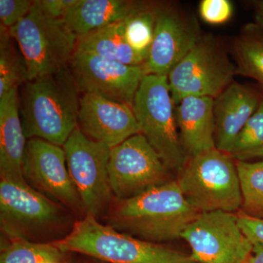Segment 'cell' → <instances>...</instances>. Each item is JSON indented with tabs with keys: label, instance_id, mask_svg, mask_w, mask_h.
<instances>
[{
	"label": "cell",
	"instance_id": "obj_24",
	"mask_svg": "<svg viewBox=\"0 0 263 263\" xmlns=\"http://www.w3.org/2000/svg\"><path fill=\"white\" fill-rule=\"evenodd\" d=\"M9 29L0 27V98L27 81L23 57L15 48Z\"/></svg>",
	"mask_w": 263,
	"mask_h": 263
},
{
	"label": "cell",
	"instance_id": "obj_2",
	"mask_svg": "<svg viewBox=\"0 0 263 263\" xmlns=\"http://www.w3.org/2000/svg\"><path fill=\"white\" fill-rule=\"evenodd\" d=\"M20 87L19 110L26 138L63 146L78 127L81 98L70 67L27 81Z\"/></svg>",
	"mask_w": 263,
	"mask_h": 263
},
{
	"label": "cell",
	"instance_id": "obj_19",
	"mask_svg": "<svg viewBox=\"0 0 263 263\" xmlns=\"http://www.w3.org/2000/svg\"><path fill=\"white\" fill-rule=\"evenodd\" d=\"M137 2L76 0L62 21L79 37L125 18L134 9Z\"/></svg>",
	"mask_w": 263,
	"mask_h": 263
},
{
	"label": "cell",
	"instance_id": "obj_10",
	"mask_svg": "<svg viewBox=\"0 0 263 263\" xmlns=\"http://www.w3.org/2000/svg\"><path fill=\"white\" fill-rule=\"evenodd\" d=\"M171 173L141 133L110 148L108 174L115 200H127L168 182Z\"/></svg>",
	"mask_w": 263,
	"mask_h": 263
},
{
	"label": "cell",
	"instance_id": "obj_29",
	"mask_svg": "<svg viewBox=\"0 0 263 263\" xmlns=\"http://www.w3.org/2000/svg\"><path fill=\"white\" fill-rule=\"evenodd\" d=\"M237 217L240 228L252 243L263 245V219L252 217L242 213Z\"/></svg>",
	"mask_w": 263,
	"mask_h": 263
},
{
	"label": "cell",
	"instance_id": "obj_26",
	"mask_svg": "<svg viewBox=\"0 0 263 263\" xmlns=\"http://www.w3.org/2000/svg\"><path fill=\"white\" fill-rule=\"evenodd\" d=\"M229 155L236 162L263 160V98L258 108L235 138Z\"/></svg>",
	"mask_w": 263,
	"mask_h": 263
},
{
	"label": "cell",
	"instance_id": "obj_6",
	"mask_svg": "<svg viewBox=\"0 0 263 263\" xmlns=\"http://www.w3.org/2000/svg\"><path fill=\"white\" fill-rule=\"evenodd\" d=\"M8 29L23 57L27 81L68 67L77 48V36L63 21L46 14L39 0L23 20Z\"/></svg>",
	"mask_w": 263,
	"mask_h": 263
},
{
	"label": "cell",
	"instance_id": "obj_12",
	"mask_svg": "<svg viewBox=\"0 0 263 263\" xmlns=\"http://www.w3.org/2000/svg\"><path fill=\"white\" fill-rule=\"evenodd\" d=\"M202 35L193 13L178 3H156L155 34L143 67L146 75H168Z\"/></svg>",
	"mask_w": 263,
	"mask_h": 263
},
{
	"label": "cell",
	"instance_id": "obj_15",
	"mask_svg": "<svg viewBox=\"0 0 263 263\" xmlns=\"http://www.w3.org/2000/svg\"><path fill=\"white\" fill-rule=\"evenodd\" d=\"M78 127L88 138L110 148L141 133L131 106L93 94L80 98Z\"/></svg>",
	"mask_w": 263,
	"mask_h": 263
},
{
	"label": "cell",
	"instance_id": "obj_22",
	"mask_svg": "<svg viewBox=\"0 0 263 263\" xmlns=\"http://www.w3.org/2000/svg\"><path fill=\"white\" fill-rule=\"evenodd\" d=\"M123 22L128 44L146 61L155 34L156 3L137 2Z\"/></svg>",
	"mask_w": 263,
	"mask_h": 263
},
{
	"label": "cell",
	"instance_id": "obj_35",
	"mask_svg": "<svg viewBox=\"0 0 263 263\" xmlns=\"http://www.w3.org/2000/svg\"><path fill=\"white\" fill-rule=\"evenodd\" d=\"M95 263H97V262H95Z\"/></svg>",
	"mask_w": 263,
	"mask_h": 263
},
{
	"label": "cell",
	"instance_id": "obj_14",
	"mask_svg": "<svg viewBox=\"0 0 263 263\" xmlns=\"http://www.w3.org/2000/svg\"><path fill=\"white\" fill-rule=\"evenodd\" d=\"M69 67L79 92L100 95L131 107L146 75L141 66L127 65L80 51L74 53Z\"/></svg>",
	"mask_w": 263,
	"mask_h": 263
},
{
	"label": "cell",
	"instance_id": "obj_9",
	"mask_svg": "<svg viewBox=\"0 0 263 263\" xmlns=\"http://www.w3.org/2000/svg\"><path fill=\"white\" fill-rule=\"evenodd\" d=\"M62 147L85 216L98 218L108 212L114 199L108 174L110 148L88 138L79 127Z\"/></svg>",
	"mask_w": 263,
	"mask_h": 263
},
{
	"label": "cell",
	"instance_id": "obj_27",
	"mask_svg": "<svg viewBox=\"0 0 263 263\" xmlns=\"http://www.w3.org/2000/svg\"><path fill=\"white\" fill-rule=\"evenodd\" d=\"M233 5L230 0H202L198 12L204 22L221 25L230 20L233 15Z\"/></svg>",
	"mask_w": 263,
	"mask_h": 263
},
{
	"label": "cell",
	"instance_id": "obj_32",
	"mask_svg": "<svg viewBox=\"0 0 263 263\" xmlns=\"http://www.w3.org/2000/svg\"><path fill=\"white\" fill-rule=\"evenodd\" d=\"M247 263H263V245H254L253 250Z\"/></svg>",
	"mask_w": 263,
	"mask_h": 263
},
{
	"label": "cell",
	"instance_id": "obj_33",
	"mask_svg": "<svg viewBox=\"0 0 263 263\" xmlns=\"http://www.w3.org/2000/svg\"><path fill=\"white\" fill-rule=\"evenodd\" d=\"M42 263H62V262H57V261H46V262H43Z\"/></svg>",
	"mask_w": 263,
	"mask_h": 263
},
{
	"label": "cell",
	"instance_id": "obj_31",
	"mask_svg": "<svg viewBox=\"0 0 263 263\" xmlns=\"http://www.w3.org/2000/svg\"><path fill=\"white\" fill-rule=\"evenodd\" d=\"M254 24L263 34V0L253 3Z\"/></svg>",
	"mask_w": 263,
	"mask_h": 263
},
{
	"label": "cell",
	"instance_id": "obj_3",
	"mask_svg": "<svg viewBox=\"0 0 263 263\" xmlns=\"http://www.w3.org/2000/svg\"><path fill=\"white\" fill-rule=\"evenodd\" d=\"M73 214L27 182L0 181V228L8 240L54 243L73 228Z\"/></svg>",
	"mask_w": 263,
	"mask_h": 263
},
{
	"label": "cell",
	"instance_id": "obj_11",
	"mask_svg": "<svg viewBox=\"0 0 263 263\" xmlns=\"http://www.w3.org/2000/svg\"><path fill=\"white\" fill-rule=\"evenodd\" d=\"M197 263H245L253 250L233 213H200L181 235Z\"/></svg>",
	"mask_w": 263,
	"mask_h": 263
},
{
	"label": "cell",
	"instance_id": "obj_28",
	"mask_svg": "<svg viewBox=\"0 0 263 263\" xmlns=\"http://www.w3.org/2000/svg\"><path fill=\"white\" fill-rule=\"evenodd\" d=\"M31 0H0L1 25L10 29L23 20L32 8Z\"/></svg>",
	"mask_w": 263,
	"mask_h": 263
},
{
	"label": "cell",
	"instance_id": "obj_20",
	"mask_svg": "<svg viewBox=\"0 0 263 263\" xmlns=\"http://www.w3.org/2000/svg\"><path fill=\"white\" fill-rule=\"evenodd\" d=\"M76 51L88 52L127 65L143 67L145 62L128 44L123 20L78 37Z\"/></svg>",
	"mask_w": 263,
	"mask_h": 263
},
{
	"label": "cell",
	"instance_id": "obj_5",
	"mask_svg": "<svg viewBox=\"0 0 263 263\" xmlns=\"http://www.w3.org/2000/svg\"><path fill=\"white\" fill-rule=\"evenodd\" d=\"M185 198L199 213H233L241 208L236 161L216 148L188 157L176 179Z\"/></svg>",
	"mask_w": 263,
	"mask_h": 263
},
{
	"label": "cell",
	"instance_id": "obj_1",
	"mask_svg": "<svg viewBox=\"0 0 263 263\" xmlns=\"http://www.w3.org/2000/svg\"><path fill=\"white\" fill-rule=\"evenodd\" d=\"M107 213L108 226L154 243L181 238L200 214L185 198L176 180L127 200L114 199Z\"/></svg>",
	"mask_w": 263,
	"mask_h": 263
},
{
	"label": "cell",
	"instance_id": "obj_13",
	"mask_svg": "<svg viewBox=\"0 0 263 263\" xmlns=\"http://www.w3.org/2000/svg\"><path fill=\"white\" fill-rule=\"evenodd\" d=\"M27 184L50 200L85 216L80 197L71 179L63 147L39 138L27 140L23 164Z\"/></svg>",
	"mask_w": 263,
	"mask_h": 263
},
{
	"label": "cell",
	"instance_id": "obj_4",
	"mask_svg": "<svg viewBox=\"0 0 263 263\" xmlns=\"http://www.w3.org/2000/svg\"><path fill=\"white\" fill-rule=\"evenodd\" d=\"M64 253H78L109 263H197L191 255L136 238L86 215L70 233L52 243Z\"/></svg>",
	"mask_w": 263,
	"mask_h": 263
},
{
	"label": "cell",
	"instance_id": "obj_18",
	"mask_svg": "<svg viewBox=\"0 0 263 263\" xmlns=\"http://www.w3.org/2000/svg\"><path fill=\"white\" fill-rule=\"evenodd\" d=\"M214 99L186 97L176 105L181 144L188 157L216 148Z\"/></svg>",
	"mask_w": 263,
	"mask_h": 263
},
{
	"label": "cell",
	"instance_id": "obj_17",
	"mask_svg": "<svg viewBox=\"0 0 263 263\" xmlns=\"http://www.w3.org/2000/svg\"><path fill=\"white\" fill-rule=\"evenodd\" d=\"M27 142L21 121L17 87L0 98L1 179L26 182L23 164Z\"/></svg>",
	"mask_w": 263,
	"mask_h": 263
},
{
	"label": "cell",
	"instance_id": "obj_34",
	"mask_svg": "<svg viewBox=\"0 0 263 263\" xmlns=\"http://www.w3.org/2000/svg\"><path fill=\"white\" fill-rule=\"evenodd\" d=\"M245 263H247V262H245Z\"/></svg>",
	"mask_w": 263,
	"mask_h": 263
},
{
	"label": "cell",
	"instance_id": "obj_30",
	"mask_svg": "<svg viewBox=\"0 0 263 263\" xmlns=\"http://www.w3.org/2000/svg\"><path fill=\"white\" fill-rule=\"evenodd\" d=\"M76 0H39L41 8L46 14L62 20Z\"/></svg>",
	"mask_w": 263,
	"mask_h": 263
},
{
	"label": "cell",
	"instance_id": "obj_21",
	"mask_svg": "<svg viewBox=\"0 0 263 263\" xmlns=\"http://www.w3.org/2000/svg\"><path fill=\"white\" fill-rule=\"evenodd\" d=\"M237 75L257 81L263 89V34L253 23L243 27L231 45Z\"/></svg>",
	"mask_w": 263,
	"mask_h": 263
},
{
	"label": "cell",
	"instance_id": "obj_16",
	"mask_svg": "<svg viewBox=\"0 0 263 263\" xmlns=\"http://www.w3.org/2000/svg\"><path fill=\"white\" fill-rule=\"evenodd\" d=\"M262 98L257 90L233 82L214 99V140L217 149L229 154L235 138L258 108Z\"/></svg>",
	"mask_w": 263,
	"mask_h": 263
},
{
	"label": "cell",
	"instance_id": "obj_8",
	"mask_svg": "<svg viewBox=\"0 0 263 263\" xmlns=\"http://www.w3.org/2000/svg\"><path fill=\"white\" fill-rule=\"evenodd\" d=\"M235 62L219 39L202 35L198 42L167 76L175 104L186 97L215 99L233 84Z\"/></svg>",
	"mask_w": 263,
	"mask_h": 263
},
{
	"label": "cell",
	"instance_id": "obj_23",
	"mask_svg": "<svg viewBox=\"0 0 263 263\" xmlns=\"http://www.w3.org/2000/svg\"><path fill=\"white\" fill-rule=\"evenodd\" d=\"M241 192L242 214L263 219V160L236 162Z\"/></svg>",
	"mask_w": 263,
	"mask_h": 263
},
{
	"label": "cell",
	"instance_id": "obj_25",
	"mask_svg": "<svg viewBox=\"0 0 263 263\" xmlns=\"http://www.w3.org/2000/svg\"><path fill=\"white\" fill-rule=\"evenodd\" d=\"M65 255L52 243L8 240L2 245L0 263H42L46 261L65 263Z\"/></svg>",
	"mask_w": 263,
	"mask_h": 263
},
{
	"label": "cell",
	"instance_id": "obj_7",
	"mask_svg": "<svg viewBox=\"0 0 263 263\" xmlns=\"http://www.w3.org/2000/svg\"><path fill=\"white\" fill-rule=\"evenodd\" d=\"M141 134L171 171L179 174L188 157L181 144L176 104L166 76L143 77L133 104Z\"/></svg>",
	"mask_w": 263,
	"mask_h": 263
}]
</instances>
